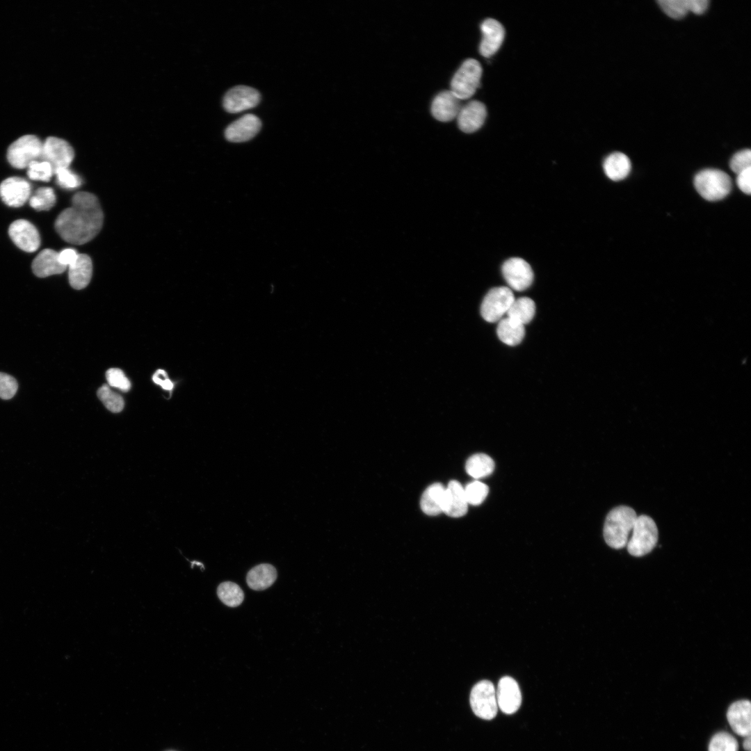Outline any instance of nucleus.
I'll return each mask as SVG.
<instances>
[{"label":"nucleus","instance_id":"f257e3e1","mask_svg":"<svg viewBox=\"0 0 751 751\" xmlns=\"http://www.w3.org/2000/svg\"><path fill=\"white\" fill-rule=\"evenodd\" d=\"M104 214L97 197L88 192L76 193L72 207L64 209L55 221V228L66 242L82 245L100 232Z\"/></svg>","mask_w":751,"mask_h":751},{"label":"nucleus","instance_id":"f03ea898","mask_svg":"<svg viewBox=\"0 0 751 751\" xmlns=\"http://www.w3.org/2000/svg\"><path fill=\"white\" fill-rule=\"evenodd\" d=\"M635 510L626 506L613 508L607 515L604 526V538L613 549L627 546L637 518Z\"/></svg>","mask_w":751,"mask_h":751},{"label":"nucleus","instance_id":"7ed1b4c3","mask_svg":"<svg viewBox=\"0 0 751 751\" xmlns=\"http://www.w3.org/2000/svg\"><path fill=\"white\" fill-rule=\"evenodd\" d=\"M698 193L705 200L717 201L725 197L732 188V181L725 172L717 169H704L694 178Z\"/></svg>","mask_w":751,"mask_h":751},{"label":"nucleus","instance_id":"20e7f679","mask_svg":"<svg viewBox=\"0 0 751 751\" xmlns=\"http://www.w3.org/2000/svg\"><path fill=\"white\" fill-rule=\"evenodd\" d=\"M657 540L658 529L654 521L643 515L636 519L627 544V550L633 556H643L654 548Z\"/></svg>","mask_w":751,"mask_h":751},{"label":"nucleus","instance_id":"39448f33","mask_svg":"<svg viewBox=\"0 0 751 751\" xmlns=\"http://www.w3.org/2000/svg\"><path fill=\"white\" fill-rule=\"evenodd\" d=\"M481 76L482 67L478 61L467 59L453 76L450 90L460 100L469 99L478 88Z\"/></svg>","mask_w":751,"mask_h":751},{"label":"nucleus","instance_id":"423d86ee","mask_svg":"<svg viewBox=\"0 0 751 751\" xmlns=\"http://www.w3.org/2000/svg\"><path fill=\"white\" fill-rule=\"evenodd\" d=\"M43 143L34 135H24L14 141L7 151V159L15 168L22 169L41 159Z\"/></svg>","mask_w":751,"mask_h":751},{"label":"nucleus","instance_id":"0eeeda50","mask_svg":"<svg viewBox=\"0 0 751 751\" xmlns=\"http://www.w3.org/2000/svg\"><path fill=\"white\" fill-rule=\"evenodd\" d=\"M515 300L512 290L506 286L491 289L481 306L482 317L487 322L499 321L506 314Z\"/></svg>","mask_w":751,"mask_h":751},{"label":"nucleus","instance_id":"6e6552de","mask_svg":"<svg viewBox=\"0 0 751 751\" xmlns=\"http://www.w3.org/2000/svg\"><path fill=\"white\" fill-rule=\"evenodd\" d=\"M469 700L471 709L478 717L491 720L496 716L498 710L496 690L490 681L482 680L475 684Z\"/></svg>","mask_w":751,"mask_h":751},{"label":"nucleus","instance_id":"1a4fd4ad","mask_svg":"<svg viewBox=\"0 0 751 751\" xmlns=\"http://www.w3.org/2000/svg\"><path fill=\"white\" fill-rule=\"evenodd\" d=\"M501 270L505 280L514 290L524 291L533 282V270L529 264L522 258L508 259L503 263Z\"/></svg>","mask_w":751,"mask_h":751},{"label":"nucleus","instance_id":"9d476101","mask_svg":"<svg viewBox=\"0 0 751 751\" xmlns=\"http://www.w3.org/2000/svg\"><path fill=\"white\" fill-rule=\"evenodd\" d=\"M74 157L72 147L63 139L51 136L43 143L41 160L50 163L54 171L69 168Z\"/></svg>","mask_w":751,"mask_h":751},{"label":"nucleus","instance_id":"9b49d317","mask_svg":"<svg viewBox=\"0 0 751 751\" xmlns=\"http://www.w3.org/2000/svg\"><path fill=\"white\" fill-rule=\"evenodd\" d=\"M259 92L253 88L237 86L229 90L223 97V107L235 113L252 108L260 102Z\"/></svg>","mask_w":751,"mask_h":751},{"label":"nucleus","instance_id":"f8f14e48","mask_svg":"<svg viewBox=\"0 0 751 751\" xmlns=\"http://www.w3.org/2000/svg\"><path fill=\"white\" fill-rule=\"evenodd\" d=\"M8 234L13 242L21 250L33 252L40 245V237L36 227L29 221L19 219L13 222L8 228Z\"/></svg>","mask_w":751,"mask_h":751},{"label":"nucleus","instance_id":"ddd939ff","mask_svg":"<svg viewBox=\"0 0 751 751\" xmlns=\"http://www.w3.org/2000/svg\"><path fill=\"white\" fill-rule=\"evenodd\" d=\"M30 184L24 179L17 177H8L0 184V197L9 207H19L30 198Z\"/></svg>","mask_w":751,"mask_h":751},{"label":"nucleus","instance_id":"4468645a","mask_svg":"<svg viewBox=\"0 0 751 751\" xmlns=\"http://www.w3.org/2000/svg\"><path fill=\"white\" fill-rule=\"evenodd\" d=\"M496 696L498 708L506 714L516 712L522 703V694L517 681L506 676L500 679Z\"/></svg>","mask_w":751,"mask_h":751},{"label":"nucleus","instance_id":"2eb2a0df","mask_svg":"<svg viewBox=\"0 0 751 751\" xmlns=\"http://www.w3.org/2000/svg\"><path fill=\"white\" fill-rule=\"evenodd\" d=\"M261 127L259 118L253 114H246L231 123L225 131L228 141L242 143L254 138Z\"/></svg>","mask_w":751,"mask_h":751},{"label":"nucleus","instance_id":"dca6fc26","mask_svg":"<svg viewBox=\"0 0 751 751\" xmlns=\"http://www.w3.org/2000/svg\"><path fill=\"white\" fill-rule=\"evenodd\" d=\"M481 29L483 38L479 51L482 56L489 58L500 48L505 36L504 28L497 20L489 18L482 22Z\"/></svg>","mask_w":751,"mask_h":751},{"label":"nucleus","instance_id":"f3484780","mask_svg":"<svg viewBox=\"0 0 751 751\" xmlns=\"http://www.w3.org/2000/svg\"><path fill=\"white\" fill-rule=\"evenodd\" d=\"M487 116L486 107L482 102L473 100L462 106L458 115V124L461 131L472 133L483 124Z\"/></svg>","mask_w":751,"mask_h":751},{"label":"nucleus","instance_id":"a211bd4d","mask_svg":"<svg viewBox=\"0 0 751 751\" xmlns=\"http://www.w3.org/2000/svg\"><path fill=\"white\" fill-rule=\"evenodd\" d=\"M750 701L743 700L732 703L728 709L727 718L729 725L741 736H750Z\"/></svg>","mask_w":751,"mask_h":751},{"label":"nucleus","instance_id":"6ab92c4d","mask_svg":"<svg viewBox=\"0 0 751 751\" xmlns=\"http://www.w3.org/2000/svg\"><path fill=\"white\" fill-rule=\"evenodd\" d=\"M468 503L464 487L457 481H451L445 488L443 512L452 517H459L467 513Z\"/></svg>","mask_w":751,"mask_h":751},{"label":"nucleus","instance_id":"aec40b11","mask_svg":"<svg viewBox=\"0 0 751 751\" xmlns=\"http://www.w3.org/2000/svg\"><path fill=\"white\" fill-rule=\"evenodd\" d=\"M459 99L451 90L439 92L434 98L431 105L433 117L441 122H449L457 118L461 108Z\"/></svg>","mask_w":751,"mask_h":751},{"label":"nucleus","instance_id":"412c9836","mask_svg":"<svg viewBox=\"0 0 751 751\" xmlns=\"http://www.w3.org/2000/svg\"><path fill=\"white\" fill-rule=\"evenodd\" d=\"M658 3L670 17L679 19L689 12L702 14L708 8L707 0H660Z\"/></svg>","mask_w":751,"mask_h":751},{"label":"nucleus","instance_id":"4be33fe9","mask_svg":"<svg viewBox=\"0 0 751 751\" xmlns=\"http://www.w3.org/2000/svg\"><path fill=\"white\" fill-rule=\"evenodd\" d=\"M33 273L39 277H46L63 273L67 267L58 260V252L51 249L42 250L32 262Z\"/></svg>","mask_w":751,"mask_h":751},{"label":"nucleus","instance_id":"5701e85b","mask_svg":"<svg viewBox=\"0 0 751 751\" xmlns=\"http://www.w3.org/2000/svg\"><path fill=\"white\" fill-rule=\"evenodd\" d=\"M92 274V263L86 254H79L76 261L68 266V278L71 286L82 289L90 282Z\"/></svg>","mask_w":751,"mask_h":751},{"label":"nucleus","instance_id":"b1692460","mask_svg":"<svg viewBox=\"0 0 751 751\" xmlns=\"http://www.w3.org/2000/svg\"><path fill=\"white\" fill-rule=\"evenodd\" d=\"M276 579V569L270 564L263 563L254 567L248 572L246 581L251 589L262 590L271 586Z\"/></svg>","mask_w":751,"mask_h":751},{"label":"nucleus","instance_id":"393cba45","mask_svg":"<svg viewBox=\"0 0 751 751\" xmlns=\"http://www.w3.org/2000/svg\"><path fill=\"white\" fill-rule=\"evenodd\" d=\"M445 487L441 483L430 485L423 493L420 506L423 512L437 515L443 512Z\"/></svg>","mask_w":751,"mask_h":751},{"label":"nucleus","instance_id":"a878e982","mask_svg":"<svg viewBox=\"0 0 751 751\" xmlns=\"http://www.w3.org/2000/svg\"><path fill=\"white\" fill-rule=\"evenodd\" d=\"M631 162L628 156L622 152H613L604 160L603 168L606 176L613 181L626 178L631 170Z\"/></svg>","mask_w":751,"mask_h":751},{"label":"nucleus","instance_id":"bb28decb","mask_svg":"<svg viewBox=\"0 0 751 751\" xmlns=\"http://www.w3.org/2000/svg\"><path fill=\"white\" fill-rule=\"evenodd\" d=\"M496 332L502 342L509 346H515L523 340L525 329L524 325L506 317L499 321Z\"/></svg>","mask_w":751,"mask_h":751},{"label":"nucleus","instance_id":"cd10ccee","mask_svg":"<svg viewBox=\"0 0 751 751\" xmlns=\"http://www.w3.org/2000/svg\"><path fill=\"white\" fill-rule=\"evenodd\" d=\"M535 305L528 297L515 299L506 315L507 317L522 325L528 323L534 317Z\"/></svg>","mask_w":751,"mask_h":751},{"label":"nucleus","instance_id":"c85d7f7f","mask_svg":"<svg viewBox=\"0 0 751 751\" xmlns=\"http://www.w3.org/2000/svg\"><path fill=\"white\" fill-rule=\"evenodd\" d=\"M465 469L471 477L481 478L492 474L494 469V462L489 455L477 453L468 458Z\"/></svg>","mask_w":751,"mask_h":751},{"label":"nucleus","instance_id":"c756f323","mask_svg":"<svg viewBox=\"0 0 751 751\" xmlns=\"http://www.w3.org/2000/svg\"><path fill=\"white\" fill-rule=\"evenodd\" d=\"M217 595L220 600L229 607L239 606L243 601L244 593L236 583L226 581L220 583L217 588Z\"/></svg>","mask_w":751,"mask_h":751},{"label":"nucleus","instance_id":"7c9ffc66","mask_svg":"<svg viewBox=\"0 0 751 751\" xmlns=\"http://www.w3.org/2000/svg\"><path fill=\"white\" fill-rule=\"evenodd\" d=\"M56 200V194L52 188L41 187L29 198V204L37 211H47L54 206Z\"/></svg>","mask_w":751,"mask_h":751},{"label":"nucleus","instance_id":"2f4dec72","mask_svg":"<svg viewBox=\"0 0 751 751\" xmlns=\"http://www.w3.org/2000/svg\"><path fill=\"white\" fill-rule=\"evenodd\" d=\"M97 396L109 411L116 413L123 410L124 403L122 397L114 392L108 385L104 384L98 389Z\"/></svg>","mask_w":751,"mask_h":751},{"label":"nucleus","instance_id":"473e14b6","mask_svg":"<svg viewBox=\"0 0 751 751\" xmlns=\"http://www.w3.org/2000/svg\"><path fill=\"white\" fill-rule=\"evenodd\" d=\"M738 748L736 738L724 732L716 734L709 744V751H738Z\"/></svg>","mask_w":751,"mask_h":751},{"label":"nucleus","instance_id":"72a5a7b5","mask_svg":"<svg viewBox=\"0 0 751 751\" xmlns=\"http://www.w3.org/2000/svg\"><path fill=\"white\" fill-rule=\"evenodd\" d=\"M464 490L468 504L474 506L481 504L485 500L489 492L488 487L478 481H474L467 484Z\"/></svg>","mask_w":751,"mask_h":751},{"label":"nucleus","instance_id":"f704fd0d","mask_svg":"<svg viewBox=\"0 0 751 751\" xmlns=\"http://www.w3.org/2000/svg\"><path fill=\"white\" fill-rule=\"evenodd\" d=\"M27 168V175L32 180L49 181L54 174L51 164L45 161H33Z\"/></svg>","mask_w":751,"mask_h":751},{"label":"nucleus","instance_id":"c9c22d12","mask_svg":"<svg viewBox=\"0 0 751 751\" xmlns=\"http://www.w3.org/2000/svg\"><path fill=\"white\" fill-rule=\"evenodd\" d=\"M57 184L65 189H74L81 185L80 177L72 172L69 168H63L54 171Z\"/></svg>","mask_w":751,"mask_h":751},{"label":"nucleus","instance_id":"e433bc0d","mask_svg":"<svg viewBox=\"0 0 751 751\" xmlns=\"http://www.w3.org/2000/svg\"><path fill=\"white\" fill-rule=\"evenodd\" d=\"M106 377L108 385L118 388L123 391H128L131 388V382L126 377L124 372L117 368H111L106 373Z\"/></svg>","mask_w":751,"mask_h":751},{"label":"nucleus","instance_id":"4c0bfd02","mask_svg":"<svg viewBox=\"0 0 751 751\" xmlns=\"http://www.w3.org/2000/svg\"><path fill=\"white\" fill-rule=\"evenodd\" d=\"M729 166L731 170L738 174L739 172L751 168V152L749 149L743 150L736 152L731 159Z\"/></svg>","mask_w":751,"mask_h":751},{"label":"nucleus","instance_id":"58836bf2","mask_svg":"<svg viewBox=\"0 0 751 751\" xmlns=\"http://www.w3.org/2000/svg\"><path fill=\"white\" fill-rule=\"evenodd\" d=\"M17 382L13 376L0 372V398L10 399L17 392Z\"/></svg>","mask_w":751,"mask_h":751},{"label":"nucleus","instance_id":"ea45409f","mask_svg":"<svg viewBox=\"0 0 751 751\" xmlns=\"http://www.w3.org/2000/svg\"><path fill=\"white\" fill-rule=\"evenodd\" d=\"M751 168L737 174L736 184L739 189L748 195L751 192Z\"/></svg>","mask_w":751,"mask_h":751},{"label":"nucleus","instance_id":"a19ab883","mask_svg":"<svg viewBox=\"0 0 751 751\" xmlns=\"http://www.w3.org/2000/svg\"><path fill=\"white\" fill-rule=\"evenodd\" d=\"M152 380L154 383L160 385L165 390L171 391L173 389V382L168 378L165 371L162 369H159L155 372Z\"/></svg>","mask_w":751,"mask_h":751},{"label":"nucleus","instance_id":"79ce46f5","mask_svg":"<svg viewBox=\"0 0 751 751\" xmlns=\"http://www.w3.org/2000/svg\"><path fill=\"white\" fill-rule=\"evenodd\" d=\"M79 253L73 248H65L58 252V260L61 264L68 267L77 259Z\"/></svg>","mask_w":751,"mask_h":751},{"label":"nucleus","instance_id":"37998d69","mask_svg":"<svg viewBox=\"0 0 751 751\" xmlns=\"http://www.w3.org/2000/svg\"><path fill=\"white\" fill-rule=\"evenodd\" d=\"M743 748L746 751H750V736H746L743 743Z\"/></svg>","mask_w":751,"mask_h":751}]
</instances>
